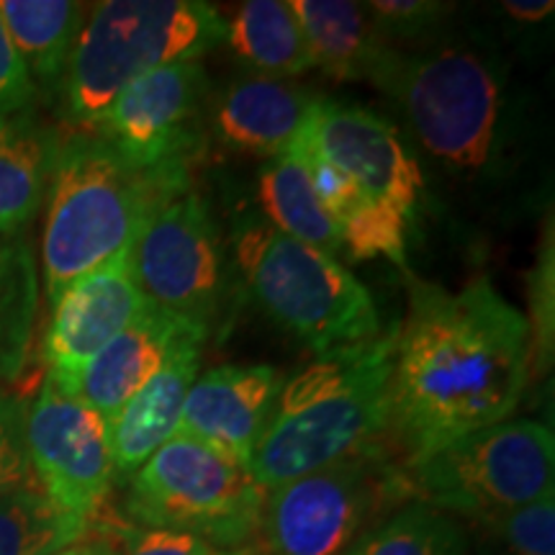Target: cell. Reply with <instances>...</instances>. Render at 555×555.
Listing matches in <instances>:
<instances>
[{"mask_svg":"<svg viewBox=\"0 0 555 555\" xmlns=\"http://www.w3.org/2000/svg\"><path fill=\"white\" fill-rule=\"evenodd\" d=\"M530 324L489 278L448 291L409 281L388 386L386 446L412 466L457 437L509 420L530 378Z\"/></svg>","mask_w":555,"mask_h":555,"instance_id":"6da1fadb","label":"cell"},{"mask_svg":"<svg viewBox=\"0 0 555 555\" xmlns=\"http://www.w3.org/2000/svg\"><path fill=\"white\" fill-rule=\"evenodd\" d=\"M191 189L193 163L142 165L99 134L67 137L41 237L50 307L78 278L134 245L142 229Z\"/></svg>","mask_w":555,"mask_h":555,"instance_id":"7a4b0ae2","label":"cell"},{"mask_svg":"<svg viewBox=\"0 0 555 555\" xmlns=\"http://www.w3.org/2000/svg\"><path fill=\"white\" fill-rule=\"evenodd\" d=\"M397 327L286 380L247 470L266 491L386 446ZM388 448V446H386Z\"/></svg>","mask_w":555,"mask_h":555,"instance_id":"3957f363","label":"cell"},{"mask_svg":"<svg viewBox=\"0 0 555 555\" xmlns=\"http://www.w3.org/2000/svg\"><path fill=\"white\" fill-rule=\"evenodd\" d=\"M224 39V16L204 0L99 3L60 86V119L75 131H93L129 82L159 67L201 62Z\"/></svg>","mask_w":555,"mask_h":555,"instance_id":"277c9868","label":"cell"},{"mask_svg":"<svg viewBox=\"0 0 555 555\" xmlns=\"http://www.w3.org/2000/svg\"><path fill=\"white\" fill-rule=\"evenodd\" d=\"M373 86L399 103L422 150L448 170L483 176L504 157L509 103L494 54L468 44L397 50Z\"/></svg>","mask_w":555,"mask_h":555,"instance_id":"5b68a950","label":"cell"},{"mask_svg":"<svg viewBox=\"0 0 555 555\" xmlns=\"http://www.w3.org/2000/svg\"><path fill=\"white\" fill-rule=\"evenodd\" d=\"M232 247L260 309L319 358L380 337L371 291L337 258L286 237L262 217H242Z\"/></svg>","mask_w":555,"mask_h":555,"instance_id":"8992f818","label":"cell"},{"mask_svg":"<svg viewBox=\"0 0 555 555\" xmlns=\"http://www.w3.org/2000/svg\"><path fill=\"white\" fill-rule=\"evenodd\" d=\"M268 491L219 450L176 435L127 481L124 512L144 530H178L221 551L249 547Z\"/></svg>","mask_w":555,"mask_h":555,"instance_id":"52a82bcc","label":"cell"},{"mask_svg":"<svg viewBox=\"0 0 555 555\" xmlns=\"http://www.w3.org/2000/svg\"><path fill=\"white\" fill-rule=\"evenodd\" d=\"M404 474L414 502L481 525L555 494L553 429L532 420L496 422L448 442Z\"/></svg>","mask_w":555,"mask_h":555,"instance_id":"ba28073f","label":"cell"},{"mask_svg":"<svg viewBox=\"0 0 555 555\" xmlns=\"http://www.w3.org/2000/svg\"><path fill=\"white\" fill-rule=\"evenodd\" d=\"M406 502L404 466L376 446L268 491L260 530L273 555H347Z\"/></svg>","mask_w":555,"mask_h":555,"instance_id":"9c48e42d","label":"cell"},{"mask_svg":"<svg viewBox=\"0 0 555 555\" xmlns=\"http://www.w3.org/2000/svg\"><path fill=\"white\" fill-rule=\"evenodd\" d=\"M142 296L211 332L229 298V262L217 217L198 191H185L142 229L129 249Z\"/></svg>","mask_w":555,"mask_h":555,"instance_id":"30bf717a","label":"cell"},{"mask_svg":"<svg viewBox=\"0 0 555 555\" xmlns=\"http://www.w3.org/2000/svg\"><path fill=\"white\" fill-rule=\"evenodd\" d=\"M26 450L47 496L90 525L114 489L108 425L47 376L26 409Z\"/></svg>","mask_w":555,"mask_h":555,"instance_id":"8fae6325","label":"cell"},{"mask_svg":"<svg viewBox=\"0 0 555 555\" xmlns=\"http://www.w3.org/2000/svg\"><path fill=\"white\" fill-rule=\"evenodd\" d=\"M208 103L206 67L180 62L129 82L88 134L103 137L142 165L196 163L204 150Z\"/></svg>","mask_w":555,"mask_h":555,"instance_id":"7c38bea8","label":"cell"},{"mask_svg":"<svg viewBox=\"0 0 555 555\" xmlns=\"http://www.w3.org/2000/svg\"><path fill=\"white\" fill-rule=\"evenodd\" d=\"M309 142L380 206L393 208L409 224L425 191L420 163L401 131L371 108L319 99L307 127Z\"/></svg>","mask_w":555,"mask_h":555,"instance_id":"4fadbf2b","label":"cell"},{"mask_svg":"<svg viewBox=\"0 0 555 555\" xmlns=\"http://www.w3.org/2000/svg\"><path fill=\"white\" fill-rule=\"evenodd\" d=\"M129 249L78 278L52 307L44 363L47 376L62 391L75 393L90 360L119 337L147 304L131 273Z\"/></svg>","mask_w":555,"mask_h":555,"instance_id":"5bb4252c","label":"cell"},{"mask_svg":"<svg viewBox=\"0 0 555 555\" xmlns=\"http://www.w3.org/2000/svg\"><path fill=\"white\" fill-rule=\"evenodd\" d=\"M283 386L286 376L273 365L214 367L191 386L178 435L193 437L247 468Z\"/></svg>","mask_w":555,"mask_h":555,"instance_id":"9a60e30c","label":"cell"},{"mask_svg":"<svg viewBox=\"0 0 555 555\" xmlns=\"http://www.w3.org/2000/svg\"><path fill=\"white\" fill-rule=\"evenodd\" d=\"M317 101V93L294 80L237 75L211 93L206 121L224 147L273 159L296 147Z\"/></svg>","mask_w":555,"mask_h":555,"instance_id":"2e32d148","label":"cell"},{"mask_svg":"<svg viewBox=\"0 0 555 555\" xmlns=\"http://www.w3.org/2000/svg\"><path fill=\"white\" fill-rule=\"evenodd\" d=\"M196 332L208 330L147 301L129 327L90 360L73 397L99 412L108 425L139 388L157 376L178 345Z\"/></svg>","mask_w":555,"mask_h":555,"instance_id":"e0dca14e","label":"cell"},{"mask_svg":"<svg viewBox=\"0 0 555 555\" xmlns=\"http://www.w3.org/2000/svg\"><path fill=\"white\" fill-rule=\"evenodd\" d=\"M208 332H196L159 367L147 386L139 388L119 414L108 422L114 481L127 483L170 437L178 435L185 397L196 384Z\"/></svg>","mask_w":555,"mask_h":555,"instance_id":"ac0fdd59","label":"cell"},{"mask_svg":"<svg viewBox=\"0 0 555 555\" xmlns=\"http://www.w3.org/2000/svg\"><path fill=\"white\" fill-rule=\"evenodd\" d=\"M309 127V124H307ZM298 157L307 165L311 185L317 198L327 208L339 234H343L345 253L350 260H373L388 258L397 266H406V234L409 221L393 208L380 206L352 178L337 170L327 157L309 142L307 131L294 147Z\"/></svg>","mask_w":555,"mask_h":555,"instance_id":"d6986e66","label":"cell"},{"mask_svg":"<svg viewBox=\"0 0 555 555\" xmlns=\"http://www.w3.org/2000/svg\"><path fill=\"white\" fill-rule=\"evenodd\" d=\"M314 67L332 80H376L397 52L380 37L365 3L350 0H291Z\"/></svg>","mask_w":555,"mask_h":555,"instance_id":"ffe728a7","label":"cell"},{"mask_svg":"<svg viewBox=\"0 0 555 555\" xmlns=\"http://www.w3.org/2000/svg\"><path fill=\"white\" fill-rule=\"evenodd\" d=\"M65 137L31 111L0 129V234L24 232L50 196Z\"/></svg>","mask_w":555,"mask_h":555,"instance_id":"44dd1931","label":"cell"},{"mask_svg":"<svg viewBox=\"0 0 555 555\" xmlns=\"http://www.w3.org/2000/svg\"><path fill=\"white\" fill-rule=\"evenodd\" d=\"M0 16L29 69L34 88L57 99L69 57L86 26V5L69 0H0Z\"/></svg>","mask_w":555,"mask_h":555,"instance_id":"7402d4cb","label":"cell"},{"mask_svg":"<svg viewBox=\"0 0 555 555\" xmlns=\"http://www.w3.org/2000/svg\"><path fill=\"white\" fill-rule=\"evenodd\" d=\"M258 204L270 227L291 240L337 258L345 253L343 234L322 201L317 198L309 170L296 150L268 159L258 172Z\"/></svg>","mask_w":555,"mask_h":555,"instance_id":"603a6c76","label":"cell"},{"mask_svg":"<svg viewBox=\"0 0 555 555\" xmlns=\"http://www.w3.org/2000/svg\"><path fill=\"white\" fill-rule=\"evenodd\" d=\"M232 52L268 78H298L314 67L298 18L283 0H247L227 24Z\"/></svg>","mask_w":555,"mask_h":555,"instance_id":"cb8c5ba5","label":"cell"},{"mask_svg":"<svg viewBox=\"0 0 555 555\" xmlns=\"http://www.w3.org/2000/svg\"><path fill=\"white\" fill-rule=\"evenodd\" d=\"M39 309V273L24 232L0 234V380H16L29 363Z\"/></svg>","mask_w":555,"mask_h":555,"instance_id":"d4e9b609","label":"cell"},{"mask_svg":"<svg viewBox=\"0 0 555 555\" xmlns=\"http://www.w3.org/2000/svg\"><path fill=\"white\" fill-rule=\"evenodd\" d=\"M88 538L86 519L54 504L41 486L0 499V555H52Z\"/></svg>","mask_w":555,"mask_h":555,"instance_id":"484cf974","label":"cell"},{"mask_svg":"<svg viewBox=\"0 0 555 555\" xmlns=\"http://www.w3.org/2000/svg\"><path fill=\"white\" fill-rule=\"evenodd\" d=\"M347 555H468V540L453 517L412 499Z\"/></svg>","mask_w":555,"mask_h":555,"instance_id":"4316f807","label":"cell"},{"mask_svg":"<svg viewBox=\"0 0 555 555\" xmlns=\"http://www.w3.org/2000/svg\"><path fill=\"white\" fill-rule=\"evenodd\" d=\"M512 555H555V494L481 522Z\"/></svg>","mask_w":555,"mask_h":555,"instance_id":"83f0119b","label":"cell"},{"mask_svg":"<svg viewBox=\"0 0 555 555\" xmlns=\"http://www.w3.org/2000/svg\"><path fill=\"white\" fill-rule=\"evenodd\" d=\"M553 237L547 234L540 249L535 268L530 273V314L527 324H530V347L532 356H535V367L543 376L545 371H551L553 365V339H555V270H553Z\"/></svg>","mask_w":555,"mask_h":555,"instance_id":"f1b7e54d","label":"cell"},{"mask_svg":"<svg viewBox=\"0 0 555 555\" xmlns=\"http://www.w3.org/2000/svg\"><path fill=\"white\" fill-rule=\"evenodd\" d=\"M37 483L26 450V406L0 388V499Z\"/></svg>","mask_w":555,"mask_h":555,"instance_id":"f546056e","label":"cell"},{"mask_svg":"<svg viewBox=\"0 0 555 555\" xmlns=\"http://www.w3.org/2000/svg\"><path fill=\"white\" fill-rule=\"evenodd\" d=\"M380 37L393 47V41L416 39L433 31L453 5L433 0H373L365 3Z\"/></svg>","mask_w":555,"mask_h":555,"instance_id":"4dcf8cb0","label":"cell"},{"mask_svg":"<svg viewBox=\"0 0 555 555\" xmlns=\"http://www.w3.org/2000/svg\"><path fill=\"white\" fill-rule=\"evenodd\" d=\"M34 99H37V88L0 16V116L5 119V116L29 111Z\"/></svg>","mask_w":555,"mask_h":555,"instance_id":"1f68e13d","label":"cell"},{"mask_svg":"<svg viewBox=\"0 0 555 555\" xmlns=\"http://www.w3.org/2000/svg\"><path fill=\"white\" fill-rule=\"evenodd\" d=\"M119 555H234V551H221L189 532L134 530L124 540Z\"/></svg>","mask_w":555,"mask_h":555,"instance_id":"d6a6232c","label":"cell"},{"mask_svg":"<svg viewBox=\"0 0 555 555\" xmlns=\"http://www.w3.org/2000/svg\"><path fill=\"white\" fill-rule=\"evenodd\" d=\"M504 13L519 24H543L545 18L553 16V0H504Z\"/></svg>","mask_w":555,"mask_h":555,"instance_id":"836d02e7","label":"cell"},{"mask_svg":"<svg viewBox=\"0 0 555 555\" xmlns=\"http://www.w3.org/2000/svg\"><path fill=\"white\" fill-rule=\"evenodd\" d=\"M121 545L108 543V540H82L78 545H69L65 551L52 555H119Z\"/></svg>","mask_w":555,"mask_h":555,"instance_id":"e575fe53","label":"cell"},{"mask_svg":"<svg viewBox=\"0 0 555 555\" xmlns=\"http://www.w3.org/2000/svg\"><path fill=\"white\" fill-rule=\"evenodd\" d=\"M234 555H260V553L253 551V547H237V551H234Z\"/></svg>","mask_w":555,"mask_h":555,"instance_id":"d590c367","label":"cell"},{"mask_svg":"<svg viewBox=\"0 0 555 555\" xmlns=\"http://www.w3.org/2000/svg\"><path fill=\"white\" fill-rule=\"evenodd\" d=\"M5 127V119H3V116H0V129H3Z\"/></svg>","mask_w":555,"mask_h":555,"instance_id":"8d00e7d4","label":"cell"}]
</instances>
